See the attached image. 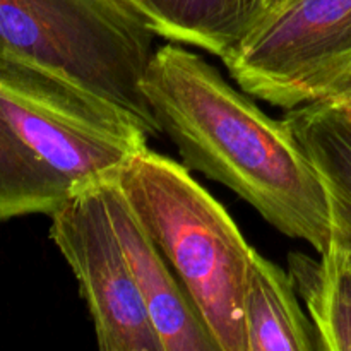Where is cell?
Masks as SVG:
<instances>
[{
	"label": "cell",
	"mask_w": 351,
	"mask_h": 351,
	"mask_svg": "<svg viewBox=\"0 0 351 351\" xmlns=\"http://www.w3.org/2000/svg\"><path fill=\"white\" fill-rule=\"evenodd\" d=\"M143 93L189 170L228 187L283 235L317 254L328 250V192L285 117L267 115L201 55L173 41L154 48Z\"/></svg>",
	"instance_id": "obj_1"
},
{
	"label": "cell",
	"mask_w": 351,
	"mask_h": 351,
	"mask_svg": "<svg viewBox=\"0 0 351 351\" xmlns=\"http://www.w3.org/2000/svg\"><path fill=\"white\" fill-rule=\"evenodd\" d=\"M132 211L194 302L218 351H247L243 295L256 250L184 163L149 147L115 175Z\"/></svg>",
	"instance_id": "obj_2"
},
{
	"label": "cell",
	"mask_w": 351,
	"mask_h": 351,
	"mask_svg": "<svg viewBox=\"0 0 351 351\" xmlns=\"http://www.w3.org/2000/svg\"><path fill=\"white\" fill-rule=\"evenodd\" d=\"M146 21L125 0H0V60L45 69L160 129L143 93L154 53Z\"/></svg>",
	"instance_id": "obj_3"
},
{
	"label": "cell",
	"mask_w": 351,
	"mask_h": 351,
	"mask_svg": "<svg viewBox=\"0 0 351 351\" xmlns=\"http://www.w3.org/2000/svg\"><path fill=\"white\" fill-rule=\"evenodd\" d=\"M221 60L242 91L278 108L329 98L351 75V0H280Z\"/></svg>",
	"instance_id": "obj_4"
},
{
	"label": "cell",
	"mask_w": 351,
	"mask_h": 351,
	"mask_svg": "<svg viewBox=\"0 0 351 351\" xmlns=\"http://www.w3.org/2000/svg\"><path fill=\"white\" fill-rule=\"evenodd\" d=\"M105 180L51 213L50 239L77 280L99 350L165 351L110 221Z\"/></svg>",
	"instance_id": "obj_5"
},
{
	"label": "cell",
	"mask_w": 351,
	"mask_h": 351,
	"mask_svg": "<svg viewBox=\"0 0 351 351\" xmlns=\"http://www.w3.org/2000/svg\"><path fill=\"white\" fill-rule=\"evenodd\" d=\"M103 192L110 221L163 350L218 351L187 290L125 201L115 177L103 182Z\"/></svg>",
	"instance_id": "obj_6"
},
{
	"label": "cell",
	"mask_w": 351,
	"mask_h": 351,
	"mask_svg": "<svg viewBox=\"0 0 351 351\" xmlns=\"http://www.w3.org/2000/svg\"><path fill=\"white\" fill-rule=\"evenodd\" d=\"M298 143L317 170L332 218V243L351 250V105L335 98L288 110Z\"/></svg>",
	"instance_id": "obj_7"
},
{
	"label": "cell",
	"mask_w": 351,
	"mask_h": 351,
	"mask_svg": "<svg viewBox=\"0 0 351 351\" xmlns=\"http://www.w3.org/2000/svg\"><path fill=\"white\" fill-rule=\"evenodd\" d=\"M247 351L319 350L317 335L298 302L288 271L254 254L243 295Z\"/></svg>",
	"instance_id": "obj_8"
},
{
	"label": "cell",
	"mask_w": 351,
	"mask_h": 351,
	"mask_svg": "<svg viewBox=\"0 0 351 351\" xmlns=\"http://www.w3.org/2000/svg\"><path fill=\"white\" fill-rule=\"evenodd\" d=\"M156 36L223 58L259 23L264 0H132Z\"/></svg>",
	"instance_id": "obj_9"
},
{
	"label": "cell",
	"mask_w": 351,
	"mask_h": 351,
	"mask_svg": "<svg viewBox=\"0 0 351 351\" xmlns=\"http://www.w3.org/2000/svg\"><path fill=\"white\" fill-rule=\"evenodd\" d=\"M290 274L317 335L319 350L351 351V263L331 242L319 259L290 252Z\"/></svg>",
	"instance_id": "obj_10"
},
{
	"label": "cell",
	"mask_w": 351,
	"mask_h": 351,
	"mask_svg": "<svg viewBox=\"0 0 351 351\" xmlns=\"http://www.w3.org/2000/svg\"><path fill=\"white\" fill-rule=\"evenodd\" d=\"M67 199L0 112V221L29 215L50 216Z\"/></svg>",
	"instance_id": "obj_11"
},
{
	"label": "cell",
	"mask_w": 351,
	"mask_h": 351,
	"mask_svg": "<svg viewBox=\"0 0 351 351\" xmlns=\"http://www.w3.org/2000/svg\"><path fill=\"white\" fill-rule=\"evenodd\" d=\"M329 98H335V99H339V101L343 103H348L351 105V75L348 79H346L345 82H343L341 86H339L338 89H336L335 93H332Z\"/></svg>",
	"instance_id": "obj_12"
},
{
	"label": "cell",
	"mask_w": 351,
	"mask_h": 351,
	"mask_svg": "<svg viewBox=\"0 0 351 351\" xmlns=\"http://www.w3.org/2000/svg\"><path fill=\"white\" fill-rule=\"evenodd\" d=\"M276 2H280V0H264V10H263V16H264V14H266L267 10H269L271 7H273L274 3H276ZM263 16H261V17H263Z\"/></svg>",
	"instance_id": "obj_13"
},
{
	"label": "cell",
	"mask_w": 351,
	"mask_h": 351,
	"mask_svg": "<svg viewBox=\"0 0 351 351\" xmlns=\"http://www.w3.org/2000/svg\"><path fill=\"white\" fill-rule=\"evenodd\" d=\"M345 252H346V256H348V259H350V263H351V250H350V252H348V250H345Z\"/></svg>",
	"instance_id": "obj_14"
},
{
	"label": "cell",
	"mask_w": 351,
	"mask_h": 351,
	"mask_svg": "<svg viewBox=\"0 0 351 351\" xmlns=\"http://www.w3.org/2000/svg\"><path fill=\"white\" fill-rule=\"evenodd\" d=\"M125 2H127V3H129V5H130V7H132V0H125ZM132 9H134V7H132ZM134 10H136V9H134ZM136 12H137V10H136Z\"/></svg>",
	"instance_id": "obj_15"
}]
</instances>
